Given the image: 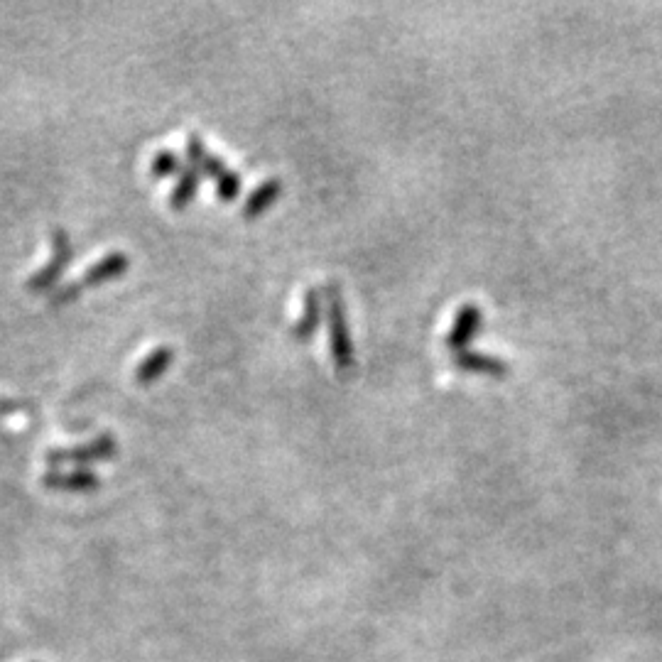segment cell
Returning <instances> with one entry per match:
<instances>
[{"label": "cell", "mask_w": 662, "mask_h": 662, "mask_svg": "<svg viewBox=\"0 0 662 662\" xmlns=\"http://www.w3.org/2000/svg\"><path fill=\"white\" fill-rule=\"evenodd\" d=\"M322 287L324 297V312H327L329 322V344L331 358L339 368H349L354 363V341H351L349 317H346V300L341 292L339 282L327 280Z\"/></svg>", "instance_id": "6da1fadb"}, {"label": "cell", "mask_w": 662, "mask_h": 662, "mask_svg": "<svg viewBox=\"0 0 662 662\" xmlns=\"http://www.w3.org/2000/svg\"><path fill=\"white\" fill-rule=\"evenodd\" d=\"M118 442L113 434L103 432L96 439L86 444H77V447H54L45 454V459L50 464H64V461H74V464H91V461L99 459H111L116 457Z\"/></svg>", "instance_id": "7a4b0ae2"}, {"label": "cell", "mask_w": 662, "mask_h": 662, "mask_svg": "<svg viewBox=\"0 0 662 662\" xmlns=\"http://www.w3.org/2000/svg\"><path fill=\"white\" fill-rule=\"evenodd\" d=\"M72 241H69V233L64 229H54L52 231V258L37 270L35 275H30L25 282L27 290H47L52 282H57L62 270L72 263Z\"/></svg>", "instance_id": "3957f363"}, {"label": "cell", "mask_w": 662, "mask_h": 662, "mask_svg": "<svg viewBox=\"0 0 662 662\" xmlns=\"http://www.w3.org/2000/svg\"><path fill=\"white\" fill-rule=\"evenodd\" d=\"M481 324H484V309L476 305V302H464V305L457 307V312H454V322L444 341H447V346L452 351L466 349V344L474 339V334L479 331Z\"/></svg>", "instance_id": "277c9868"}, {"label": "cell", "mask_w": 662, "mask_h": 662, "mask_svg": "<svg viewBox=\"0 0 662 662\" xmlns=\"http://www.w3.org/2000/svg\"><path fill=\"white\" fill-rule=\"evenodd\" d=\"M128 268H130V255L128 253H123V251L106 253L103 258L96 260L91 268H86L84 273H81L77 285L81 287V290H84V287H96V285H101V282L121 278V275L126 273Z\"/></svg>", "instance_id": "5b68a950"}, {"label": "cell", "mask_w": 662, "mask_h": 662, "mask_svg": "<svg viewBox=\"0 0 662 662\" xmlns=\"http://www.w3.org/2000/svg\"><path fill=\"white\" fill-rule=\"evenodd\" d=\"M184 153H187V162H192L194 167H199V172L209 177H219L221 172L229 170V165L224 162V157L216 155L209 145L204 143L199 133H189L187 143H184Z\"/></svg>", "instance_id": "8992f818"}, {"label": "cell", "mask_w": 662, "mask_h": 662, "mask_svg": "<svg viewBox=\"0 0 662 662\" xmlns=\"http://www.w3.org/2000/svg\"><path fill=\"white\" fill-rule=\"evenodd\" d=\"M454 363L464 371L474 373H488V376H506L510 371L506 358L496 354H486V351H474V349H459L452 354Z\"/></svg>", "instance_id": "52a82bcc"}, {"label": "cell", "mask_w": 662, "mask_h": 662, "mask_svg": "<svg viewBox=\"0 0 662 662\" xmlns=\"http://www.w3.org/2000/svg\"><path fill=\"white\" fill-rule=\"evenodd\" d=\"M322 322V287H307L302 295V314L292 324V336L295 339H309L314 329Z\"/></svg>", "instance_id": "ba28073f"}, {"label": "cell", "mask_w": 662, "mask_h": 662, "mask_svg": "<svg viewBox=\"0 0 662 662\" xmlns=\"http://www.w3.org/2000/svg\"><path fill=\"white\" fill-rule=\"evenodd\" d=\"M280 192H282V179L280 177H265L263 182H260L258 187H253L251 194L243 199L241 214L246 216V219H253V216L263 214L268 206L275 204V199L280 197Z\"/></svg>", "instance_id": "9c48e42d"}, {"label": "cell", "mask_w": 662, "mask_h": 662, "mask_svg": "<svg viewBox=\"0 0 662 662\" xmlns=\"http://www.w3.org/2000/svg\"><path fill=\"white\" fill-rule=\"evenodd\" d=\"M172 358H175V349L172 346H157V349L150 351L148 356L143 358V361L135 366V383L140 385H148V383H155L157 378L162 376V373L170 368Z\"/></svg>", "instance_id": "30bf717a"}, {"label": "cell", "mask_w": 662, "mask_h": 662, "mask_svg": "<svg viewBox=\"0 0 662 662\" xmlns=\"http://www.w3.org/2000/svg\"><path fill=\"white\" fill-rule=\"evenodd\" d=\"M42 484L57 488V491H89V488L99 486V476L86 469L50 471V474L42 476Z\"/></svg>", "instance_id": "8fae6325"}, {"label": "cell", "mask_w": 662, "mask_h": 662, "mask_svg": "<svg viewBox=\"0 0 662 662\" xmlns=\"http://www.w3.org/2000/svg\"><path fill=\"white\" fill-rule=\"evenodd\" d=\"M177 182L175 187H172L170 192V206H175V209H182V206H187L192 202V197L197 194V187H199V167H194L192 162H187V165H182V170L177 172Z\"/></svg>", "instance_id": "7c38bea8"}, {"label": "cell", "mask_w": 662, "mask_h": 662, "mask_svg": "<svg viewBox=\"0 0 662 662\" xmlns=\"http://www.w3.org/2000/svg\"><path fill=\"white\" fill-rule=\"evenodd\" d=\"M182 170V162H179V155L175 150L170 148H162L157 150L153 162H150V172H153L155 177H167L172 175V172H179Z\"/></svg>", "instance_id": "4fadbf2b"}, {"label": "cell", "mask_w": 662, "mask_h": 662, "mask_svg": "<svg viewBox=\"0 0 662 662\" xmlns=\"http://www.w3.org/2000/svg\"><path fill=\"white\" fill-rule=\"evenodd\" d=\"M238 192H241V175L236 170L229 167V170H224L216 177V194H219V199L231 202V199L238 197Z\"/></svg>", "instance_id": "5bb4252c"}]
</instances>
